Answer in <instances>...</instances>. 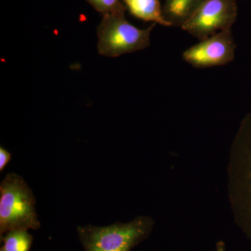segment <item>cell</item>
<instances>
[{
	"label": "cell",
	"mask_w": 251,
	"mask_h": 251,
	"mask_svg": "<svg viewBox=\"0 0 251 251\" xmlns=\"http://www.w3.org/2000/svg\"><path fill=\"white\" fill-rule=\"evenodd\" d=\"M227 189L234 221L251 241V112L243 119L231 146Z\"/></svg>",
	"instance_id": "obj_1"
},
{
	"label": "cell",
	"mask_w": 251,
	"mask_h": 251,
	"mask_svg": "<svg viewBox=\"0 0 251 251\" xmlns=\"http://www.w3.org/2000/svg\"><path fill=\"white\" fill-rule=\"evenodd\" d=\"M34 193L22 176L6 175L0 184V236L17 229H39Z\"/></svg>",
	"instance_id": "obj_2"
},
{
	"label": "cell",
	"mask_w": 251,
	"mask_h": 251,
	"mask_svg": "<svg viewBox=\"0 0 251 251\" xmlns=\"http://www.w3.org/2000/svg\"><path fill=\"white\" fill-rule=\"evenodd\" d=\"M153 226L151 217L138 216L126 224L79 226L77 232L85 251H130L149 237Z\"/></svg>",
	"instance_id": "obj_3"
},
{
	"label": "cell",
	"mask_w": 251,
	"mask_h": 251,
	"mask_svg": "<svg viewBox=\"0 0 251 251\" xmlns=\"http://www.w3.org/2000/svg\"><path fill=\"white\" fill-rule=\"evenodd\" d=\"M156 23L145 29L128 22L125 13L103 16L97 28L99 53L109 57L141 50L150 45V34Z\"/></svg>",
	"instance_id": "obj_4"
},
{
	"label": "cell",
	"mask_w": 251,
	"mask_h": 251,
	"mask_svg": "<svg viewBox=\"0 0 251 251\" xmlns=\"http://www.w3.org/2000/svg\"><path fill=\"white\" fill-rule=\"evenodd\" d=\"M237 15V0H203L181 27L202 41L219 31L231 29Z\"/></svg>",
	"instance_id": "obj_5"
},
{
	"label": "cell",
	"mask_w": 251,
	"mask_h": 251,
	"mask_svg": "<svg viewBox=\"0 0 251 251\" xmlns=\"http://www.w3.org/2000/svg\"><path fill=\"white\" fill-rule=\"evenodd\" d=\"M236 44L232 29L219 31L186 50L183 59L193 67L204 69L233 62Z\"/></svg>",
	"instance_id": "obj_6"
},
{
	"label": "cell",
	"mask_w": 251,
	"mask_h": 251,
	"mask_svg": "<svg viewBox=\"0 0 251 251\" xmlns=\"http://www.w3.org/2000/svg\"><path fill=\"white\" fill-rule=\"evenodd\" d=\"M126 9L135 18L148 22L173 27L163 16V6L159 0H122Z\"/></svg>",
	"instance_id": "obj_7"
},
{
	"label": "cell",
	"mask_w": 251,
	"mask_h": 251,
	"mask_svg": "<svg viewBox=\"0 0 251 251\" xmlns=\"http://www.w3.org/2000/svg\"><path fill=\"white\" fill-rule=\"evenodd\" d=\"M203 0H165L163 16L173 26L181 27Z\"/></svg>",
	"instance_id": "obj_8"
},
{
	"label": "cell",
	"mask_w": 251,
	"mask_h": 251,
	"mask_svg": "<svg viewBox=\"0 0 251 251\" xmlns=\"http://www.w3.org/2000/svg\"><path fill=\"white\" fill-rule=\"evenodd\" d=\"M3 242L0 251H29L32 245L33 237L25 229H17L6 232L1 237Z\"/></svg>",
	"instance_id": "obj_9"
},
{
	"label": "cell",
	"mask_w": 251,
	"mask_h": 251,
	"mask_svg": "<svg viewBox=\"0 0 251 251\" xmlns=\"http://www.w3.org/2000/svg\"><path fill=\"white\" fill-rule=\"evenodd\" d=\"M102 16L125 13L126 7L120 0H86Z\"/></svg>",
	"instance_id": "obj_10"
},
{
	"label": "cell",
	"mask_w": 251,
	"mask_h": 251,
	"mask_svg": "<svg viewBox=\"0 0 251 251\" xmlns=\"http://www.w3.org/2000/svg\"><path fill=\"white\" fill-rule=\"evenodd\" d=\"M11 153L8 152L2 147L0 148V171L4 170V167L7 165L11 160Z\"/></svg>",
	"instance_id": "obj_11"
},
{
	"label": "cell",
	"mask_w": 251,
	"mask_h": 251,
	"mask_svg": "<svg viewBox=\"0 0 251 251\" xmlns=\"http://www.w3.org/2000/svg\"><path fill=\"white\" fill-rule=\"evenodd\" d=\"M215 251H226V244L224 242H219L216 244Z\"/></svg>",
	"instance_id": "obj_12"
}]
</instances>
